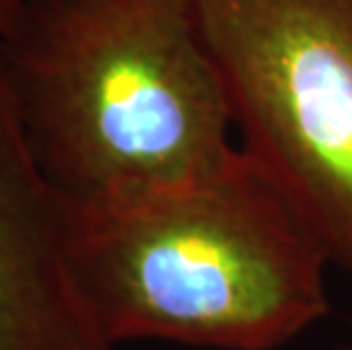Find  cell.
I'll list each match as a JSON object with an SVG mask.
<instances>
[{
	"label": "cell",
	"mask_w": 352,
	"mask_h": 350,
	"mask_svg": "<svg viewBox=\"0 0 352 350\" xmlns=\"http://www.w3.org/2000/svg\"><path fill=\"white\" fill-rule=\"evenodd\" d=\"M241 151L352 273V0H196Z\"/></svg>",
	"instance_id": "3957f363"
},
{
	"label": "cell",
	"mask_w": 352,
	"mask_h": 350,
	"mask_svg": "<svg viewBox=\"0 0 352 350\" xmlns=\"http://www.w3.org/2000/svg\"><path fill=\"white\" fill-rule=\"evenodd\" d=\"M327 264L243 151L184 187L71 210L73 285L116 348L141 339L282 348L327 314Z\"/></svg>",
	"instance_id": "7a4b0ae2"
},
{
	"label": "cell",
	"mask_w": 352,
	"mask_h": 350,
	"mask_svg": "<svg viewBox=\"0 0 352 350\" xmlns=\"http://www.w3.org/2000/svg\"><path fill=\"white\" fill-rule=\"evenodd\" d=\"M30 0H0V36H5L23 14Z\"/></svg>",
	"instance_id": "5b68a950"
},
{
	"label": "cell",
	"mask_w": 352,
	"mask_h": 350,
	"mask_svg": "<svg viewBox=\"0 0 352 350\" xmlns=\"http://www.w3.org/2000/svg\"><path fill=\"white\" fill-rule=\"evenodd\" d=\"M346 350H352V344H350V346H348V348H346Z\"/></svg>",
	"instance_id": "8992f818"
},
{
	"label": "cell",
	"mask_w": 352,
	"mask_h": 350,
	"mask_svg": "<svg viewBox=\"0 0 352 350\" xmlns=\"http://www.w3.org/2000/svg\"><path fill=\"white\" fill-rule=\"evenodd\" d=\"M0 69L73 212L198 182L241 151L196 0H30Z\"/></svg>",
	"instance_id": "6da1fadb"
},
{
	"label": "cell",
	"mask_w": 352,
	"mask_h": 350,
	"mask_svg": "<svg viewBox=\"0 0 352 350\" xmlns=\"http://www.w3.org/2000/svg\"><path fill=\"white\" fill-rule=\"evenodd\" d=\"M71 207L28 146L0 69V350H118L80 300Z\"/></svg>",
	"instance_id": "277c9868"
}]
</instances>
